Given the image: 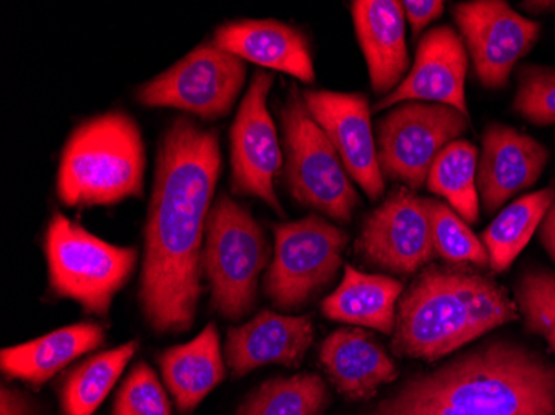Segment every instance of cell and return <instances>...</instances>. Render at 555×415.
<instances>
[{
    "instance_id": "1",
    "label": "cell",
    "mask_w": 555,
    "mask_h": 415,
    "mask_svg": "<svg viewBox=\"0 0 555 415\" xmlns=\"http://www.w3.org/2000/svg\"><path fill=\"white\" fill-rule=\"evenodd\" d=\"M221 171L218 133L175 118L158 145L139 299L157 333H185L202 295L205 233Z\"/></svg>"
},
{
    "instance_id": "2",
    "label": "cell",
    "mask_w": 555,
    "mask_h": 415,
    "mask_svg": "<svg viewBox=\"0 0 555 415\" xmlns=\"http://www.w3.org/2000/svg\"><path fill=\"white\" fill-rule=\"evenodd\" d=\"M360 415H555V362L495 337L408 377Z\"/></svg>"
},
{
    "instance_id": "3",
    "label": "cell",
    "mask_w": 555,
    "mask_h": 415,
    "mask_svg": "<svg viewBox=\"0 0 555 415\" xmlns=\"http://www.w3.org/2000/svg\"><path fill=\"white\" fill-rule=\"evenodd\" d=\"M519 320L516 301L491 274L431 263L399 299L391 349L399 358L435 362Z\"/></svg>"
},
{
    "instance_id": "4",
    "label": "cell",
    "mask_w": 555,
    "mask_h": 415,
    "mask_svg": "<svg viewBox=\"0 0 555 415\" xmlns=\"http://www.w3.org/2000/svg\"><path fill=\"white\" fill-rule=\"evenodd\" d=\"M146 152L135 118L108 112L82 121L62 148L57 196L68 208L112 206L139 198Z\"/></svg>"
},
{
    "instance_id": "5",
    "label": "cell",
    "mask_w": 555,
    "mask_h": 415,
    "mask_svg": "<svg viewBox=\"0 0 555 415\" xmlns=\"http://www.w3.org/2000/svg\"><path fill=\"white\" fill-rule=\"evenodd\" d=\"M49 288L79 302L83 311L107 316L115 295L135 271L139 251L96 238L65 215L55 213L43 239Z\"/></svg>"
},
{
    "instance_id": "6",
    "label": "cell",
    "mask_w": 555,
    "mask_h": 415,
    "mask_svg": "<svg viewBox=\"0 0 555 415\" xmlns=\"http://www.w3.org/2000/svg\"><path fill=\"white\" fill-rule=\"evenodd\" d=\"M270 252L263 228L251 211L232 196H220L208 217L202 258L218 314L240 321L254 311Z\"/></svg>"
},
{
    "instance_id": "7",
    "label": "cell",
    "mask_w": 555,
    "mask_h": 415,
    "mask_svg": "<svg viewBox=\"0 0 555 415\" xmlns=\"http://www.w3.org/2000/svg\"><path fill=\"white\" fill-rule=\"evenodd\" d=\"M285 183L298 205L338 223H349L360 195L332 142L308 112L302 93L292 87L280 108Z\"/></svg>"
},
{
    "instance_id": "8",
    "label": "cell",
    "mask_w": 555,
    "mask_h": 415,
    "mask_svg": "<svg viewBox=\"0 0 555 415\" xmlns=\"http://www.w3.org/2000/svg\"><path fill=\"white\" fill-rule=\"evenodd\" d=\"M273 235L263 291L274 308L295 311L335 280L349 236L320 215L274 224Z\"/></svg>"
},
{
    "instance_id": "9",
    "label": "cell",
    "mask_w": 555,
    "mask_h": 415,
    "mask_svg": "<svg viewBox=\"0 0 555 415\" xmlns=\"http://www.w3.org/2000/svg\"><path fill=\"white\" fill-rule=\"evenodd\" d=\"M469 130V115L439 103H399L376 125L377 158L385 180L420 192L436 158Z\"/></svg>"
},
{
    "instance_id": "10",
    "label": "cell",
    "mask_w": 555,
    "mask_h": 415,
    "mask_svg": "<svg viewBox=\"0 0 555 415\" xmlns=\"http://www.w3.org/2000/svg\"><path fill=\"white\" fill-rule=\"evenodd\" d=\"M246 82V65L214 42L202 43L137 89L145 107L175 108L202 120L227 117Z\"/></svg>"
},
{
    "instance_id": "11",
    "label": "cell",
    "mask_w": 555,
    "mask_h": 415,
    "mask_svg": "<svg viewBox=\"0 0 555 415\" xmlns=\"http://www.w3.org/2000/svg\"><path fill=\"white\" fill-rule=\"evenodd\" d=\"M452 18L460 29L476 77L485 89L509 86L520 59L529 55L542 25L520 15L504 0H469L452 8Z\"/></svg>"
},
{
    "instance_id": "12",
    "label": "cell",
    "mask_w": 555,
    "mask_h": 415,
    "mask_svg": "<svg viewBox=\"0 0 555 415\" xmlns=\"http://www.w3.org/2000/svg\"><path fill=\"white\" fill-rule=\"evenodd\" d=\"M273 82L271 72L258 70L251 77L230 130V165L236 195L261 199L274 213L285 217L274 190V180L282 171L285 157L276 125L268 111Z\"/></svg>"
},
{
    "instance_id": "13",
    "label": "cell",
    "mask_w": 555,
    "mask_h": 415,
    "mask_svg": "<svg viewBox=\"0 0 555 415\" xmlns=\"http://www.w3.org/2000/svg\"><path fill=\"white\" fill-rule=\"evenodd\" d=\"M357 251L364 263L399 276H413L433 263L431 217L424 196L396 186L364 218Z\"/></svg>"
},
{
    "instance_id": "14",
    "label": "cell",
    "mask_w": 555,
    "mask_h": 415,
    "mask_svg": "<svg viewBox=\"0 0 555 415\" xmlns=\"http://www.w3.org/2000/svg\"><path fill=\"white\" fill-rule=\"evenodd\" d=\"M302 100L313 120L332 142L349 178L376 199L385 195L386 180L377 158L371 107L364 93L302 90Z\"/></svg>"
},
{
    "instance_id": "15",
    "label": "cell",
    "mask_w": 555,
    "mask_h": 415,
    "mask_svg": "<svg viewBox=\"0 0 555 415\" xmlns=\"http://www.w3.org/2000/svg\"><path fill=\"white\" fill-rule=\"evenodd\" d=\"M469 55L456 30L439 25L427 30L417 43L413 67L401 86L385 99L377 100L374 111L385 112L399 103H439L469 115L466 77Z\"/></svg>"
},
{
    "instance_id": "16",
    "label": "cell",
    "mask_w": 555,
    "mask_h": 415,
    "mask_svg": "<svg viewBox=\"0 0 555 415\" xmlns=\"http://www.w3.org/2000/svg\"><path fill=\"white\" fill-rule=\"evenodd\" d=\"M548 157V150L534 137L509 125L489 124L477 164V192L485 210L498 213L511 198L534 186Z\"/></svg>"
},
{
    "instance_id": "17",
    "label": "cell",
    "mask_w": 555,
    "mask_h": 415,
    "mask_svg": "<svg viewBox=\"0 0 555 415\" xmlns=\"http://www.w3.org/2000/svg\"><path fill=\"white\" fill-rule=\"evenodd\" d=\"M313 339L310 317L286 316L263 309L249 323L230 327L224 342V359L235 377L271 364L298 367Z\"/></svg>"
},
{
    "instance_id": "18",
    "label": "cell",
    "mask_w": 555,
    "mask_h": 415,
    "mask_svg": "<svg viewBox=\"0 0 555 415\" xmlns=\"http://www.w3.org/2000/svg\"><path fill=\"white\" fill-rule=\"evenodd\" d=\"M211 42L243 62L283 72L308 86L317 79L307 34L285 22L274 18L229 22L215 30Z\"/></svg>"
},
{
    "instance_id": "19",
    "label": "cell",
    "mask_w": 555,
    "mask_h": 415,
    "mask_svg": "<svg viewBox=\"0 0 555 415\" xmlns=\"http://www.w3.org/2000/svg\"><path fill=\"white\" fill-rule=\"evenodd\" d=\"M352 25L366 61L371 89L388 96L410 74L406 15L398 0H357L351 5Z\"/></svg>"
},
{
    "instance_id": "20",
    "label": "cell",
    "mask_w": 555,
    "mask_h": 415,
    "mask_svg": "<svg viewBox=\"0 0 555 415\" xmlns=\"http://www.w3.org/2000/svg\"><path fill=\"white\" fill-rule=\"evenodd\" d=\"M320 362L333 386L352 401L373 398L379 387L398 379V367L388 351L358 327L330 334L321 345Z\"/></svg>"
},
{
    "instance_id": "21",
    "label": "cell",
    "mask_w": 555,
    "mask_h": 415,
    "mask_svg": "<svg viewBox=\"0 0 555 415\" xmlns=\"http://www.w3.org/2000/svg\"><path fill=\"white\" fill-rule=\"evenodd\" d=\"M105 342V329L96 323H77L43 334L34 341L2 349L0 367L5 376L42 386L68 364Z\"/></svg>"
},
{
    "instance_id": "22",
    "label": "cell",
    "mask_w": 555,
    "mask_h": 415,
    "mask_svg": "<svg viewBox=\"0 0 555 415\" xmlns=\"http://www.w3.org/2000/svg\"><path fill=\"white\" fill-rule=\"evenodd\" d=\"M402 293L401 281L385 274L363 273L346 264L341 284L324 299L321 311L336 323L370 327L392 336Z\"/></svg>"
},
{
    "instance_id": "23",
    "label": "cell",
    "mask_w": 555,
    "mask_h": 415,
    "mask_svg": "<svg viewBox=\"0 0 555 415\" xmlns=\"http://www.w3.org/2000/svg\"><path fill=\"white\" fill-rule=\"evenodd\" d=\"M158 366L179 411L198 407L227 376L217 326L208 324L192 341L162 352Z\"/></svg>"
},
{
    "instance_id": "24",
    "label": "cell",
    "mask_w": 555,
    "mask_h": 415,
    "mask_svg": "<svg viewBox=\"0 0 555 415\" xmlns=\"http://www.w3.org/2000/svg\"><path fill=\"white\" fill-rule=\"evenodd\" d=\"M555 202V186L520 196L504 206L501 213L482 231L481 242L489 255L492 273H506L517 256L529 245L545 213Z\"/></svg>"
},
{
    "instance_id": "25",
    "label": "cell",
    "mask_w": 555,
    "mask_h": 415,
    "mask_svg": "<svg viewBox=\"0 0 555 415\" xmlns=\"http://www.w3.org/2000/svg\"><path fill=\"white\" fill-rule=\"evenodd\" d=\"M137 349L139 342H125L111 351L99 352L75 366L62 380L59 391L62 414L93 415L111 394Z\"/></svg>"
},
{
    "instance_id": "26",
    "label": "cell",
    "mask_w": 555,
    "mask_h": 415,
    "mask_svg": "<svg viewBox=\"0 0 555 415\" xmlns=\"http://www.w3.org/2000/svg\"><path fill=\"white\" fill-rule=\"evenodd\" d=\"M477 164L479 152L476 146L460 139L442 150L426 180V189L444 198L467 224L479 220L481 198L477 192Z\"/></svg>"
},
{
    "instance_id": "27",
    "label": "cell",
    "mask_w": 555,
    "mask_h": 415,
    "mask_svg": "<svg viewBox=\"0 0 555 415\" xmlns=\"http://www.w3.org/2000/svg\"><path fill=\"white\" fill-rule=\"evenodd\" d=\"M330 401L318 374L280 376L261 384L236 415H324Z\"/></svg>"
},
{
    "instance_id": "28",
    "label": "cell",
    "mask_w": 555,
    "mask_h": 415,
    "mask_svg": "<svg viewBox=\"0 0 555 415\" xmlns=\"http://www.w3.org/2000/svg\"><path fill=\"white\" fill-rule=\"evenodd\" d=\"M431 217L433 245L444 264L489 268V255L469 224L441 199L426 198Z\"/></svg>"
},
{
    "instance_id": "29",
    "label": "cell",
    "mask_w": 555,
    "mask_h": 415,
    "mask_svg": "<svg viewBox=\"0 0 555 415\" xmlns=\"http://www.w3.org/2000/svg\"><path fill=\"white\" fill-rule=\"evenodd\" d=\"M516 304L527 333L544 339L555 354V274L529 267L516 283Z\"/></svg>"
},
{
    "instance_id": "30",
    "label": "cell",
    "mask_w": 555,
    "mask_h": 415,
    "mask_svg": "<svg viewBox=\"0 0 555 415\" xmlns=\"http://www.w3.org/2000/svg\"><path fill=\"white\" fill-rule=\"evenodd\" d=\"M514 112L538 127L555 125V68L526 64L517 70Z\"/></svg>"
},
{
    "instance_id": "31",
    "label": "cell",
    "mask_w": 555,
    "mask_h": 415,
    "mask_svg": "<svg viewBox=\"0 0 555 415\" xmlns=\"http://www.w3.org/2000/svg\"><path fill=\"white\" fill-rule=\"evenodd\" d=\"M112 415H171L167 392L146 362H139L121 384Z\"/></svg>"
},
{
    "instance_id": "32",
    "label": "cell",
    "mask_w": 555,
    "mask_h": 415,
    "mask_svg": "<svg viewBox=\"0 0 555 415\" xmlns=\"http://www.w3.org/2000/svg\"><path fill=\"white\" fill-rule=\"evenodd\" d=\"M446 4L442 0H404L402 9L406 15V24H410L414 39L424 33L427 25L438 21L444 14Z\"/></svg>"
},
{
    "instance_id": "33",
    "label": "cell",
    "mask_w": 555,
    "mask_h": 415,
    "mask_svg": "<svg viewBox=\"0 0 555 415\" xmlns=\"http://www.w3.org/2000/svg\"><path fill=\"white\" fill-rule=\"evenodd\" d=\"M0 415H37L33 399L15 387H2Z\"/></svg>"
},
{
    "instance_id": "34",
    "label": "cell",
    "mask_w": 555,
    "mask_h": 415,
    "mask_svg": "<svg viewBox=\"0 0 555 415\" xmlns=\"http://www.w3.org/2000/svg\"><path fill=\"white\" fill-rule=\"evenodd\" d=\"M539 243L555 263V202L552 203L538 230Z\"/></svg>"
},
{
    "instance_id": "35",
    "label": "cell",
    "mask_w": 555,
    "mask_h": 415,
    "mask_svg": "<svg viewBox=\"0 0 555 415\" xmlns=\"http://www.w3.org/2000/svg\"><path fill=\"white\" fill-rule=\"evenodd\" d=\"M520 8L534 15L544 14V12L555 11V0H529V2H522Z\"/></svg>"
}]
</instances>
